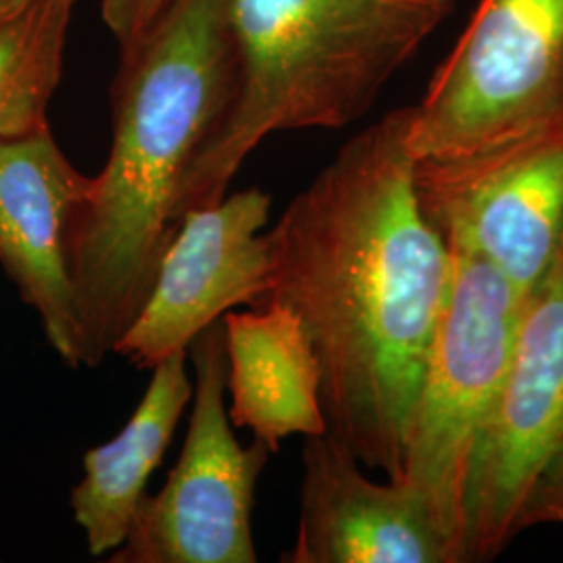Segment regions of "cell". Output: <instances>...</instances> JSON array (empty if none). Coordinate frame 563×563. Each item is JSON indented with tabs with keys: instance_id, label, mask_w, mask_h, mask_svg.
I'll return each mask as SVG.
<instances>
[{
	"instance_id": "8",
	"label": "cell",
	"mask_w": 563,
	"mask_h": 563,
	"mask_svg": "<svg viewBox=\"0 0 563 563\" xmlns=\"http://www.w3.org/2000/svg\"><path fill=\"white\" fill-rule=\"evenodd\" d=\"M413 186L449 246L490 263L526 297L562 241L563 113L474 153L420 159Z\"/></svg>"
},
{
	"instance_id": "16",
	"label": "cell",
	"mask_w": 563,
	"mask_h": 563,
	"mask_svg": "<svg viewBox=\"0 0 563 563\" xmlns=\"http://www.w3.org/2000/svg\"><path fill=\"white\" fill-rule=\"evenodd\" d=\"M537 523H563V467L539 484L523 509V530Z\"/></svg>"
},
{
	"instance_id": "11",
	"label": "cell",
	"mask_w": 563,
	"mask_h": 563,
	"mask_svg": "<svg viewBox=\"0 0 563 563\" xmlns=\"http://www.w3.org/2000/svg\"><path fill=\"white\" fill-rule=\"evenodd\" d=\"M90 184L92 176L65 157L51 128L0 141V265L71 367H78V341L69 232Z\"/></svg>"
},
{
	"instance_id": "17",
	"label": "cell",
	"mask_w": 563,
	"mask_h": 563,
	"mask_svg": "<svg viewBox=\"0 0 563 563\" xmlns=\"http://www.w3.org/2000/svg\"><path fill=\"white\" fill-rule=\"evenodd\" d=\"M27 0H0V23L9 20L13 13H18Z\"/></svg>"
},
{
	"instance_id": "14",
	"label": "cell",
	"mask_w": 563,
	"mask_h": 563,
	"mask_svg": "<svg viewBox=\"0 0 563 563\" xmlns=\"http://www.w3.org/2000/svg\"><path fill=\"white\" fill-rule=\"evenodd\" d=\"M78 0H27L0 23V141L48 128Z\"/></svg>"
},
{
	"instance_id": "3",
	"label": "cell",
	"mask_w": 563,
	"mask_h": 563,
	"mask_svg": "<svg viewBox=\"0 0 563 563\" xmlns=\"http://www.w3.org/2000/svg\"><path fill=\"white\" fill-rule=\"evenodd\" d=\"M451 11L453 0H230L234 92L181 184L180 218L222 201L269 134L360 120Z\"/></svg>"
},
{
	"instance_id": "1",
	"label": "cell",
	"mask_w": 563,
	"mask_h": 563,
	"mask_svg": "<svg viewBox=\"0 0 563 563\" xmlns=\"http://www.w3.org/2000/svg\"><path fill=\"white\" fill-rule=\"evenodd\" d=\"M409 107L342 146L286 205L265 302L290 309L320 363L325 432L401 476L426 362L453 288V251L426 220L407 148Z\"/></svg>"
},
{
	"instance_id": "12",
	"label": "cell",
	"mask_w": 563,
	"mask_h": 563,
	"mask_svg": "<svg viewBox=\"0 0 563 563\" xmlns=\"http://www.w3.org/2000/svg\"><path fill=\"white\" fill-rule=\"evenodd\" d=\"M222 320L230 422L249 428L274 453L292 434H323L320 363L297 316L265 302Z\"/></svg>"
},
{
	"instance_id": "9",
	"label": "cell",
	"mask_w": 563,
	"mask_h": 563,
	"mask_svg": "<svg viewBox=\"0 0 563 563\" xmlns=\"http://www.w3.org/2000/svg\"><path fill=\"white\" fill-rule=\"evenodd\" d=\"M269 195L246 188L188 211L115 355L153 369L236 305L257 307L269 288Z\"/></svg>"
},
{
	"instance_id": "6",
	"label": "cell",
	"mask_w": 563,
	"mask_h": 563,
	"mask_svg": "<svg viewBox=\"0 0 563 563\" xmlns=\"http://www.w3.org/2000/svg\"><path fill=\"white\" fill-rule=\"evenodd\" d=\"M563 467V234L522 299L504 384L474 449L465 499V563L497 560L523 532L526 505Z\"/></svg>"
},
{
	"instance_id": "5",
	"label": "cell",
	"mask_w": 563,
	"mask_h": 563,
	"mask_svg": "<svg viewBox=\"0 0 563 563\" xmlns=\"http://www.w3.org/2000/svg\"><path fill=\"white\" fill-rule=\"evenodd\" d=\"M453 288L426 362L401 476L420 490L465 549L470 462L511 355L523 295L490 263L453 249Z\"/></svg>"
},
{
	"instance_id": "10",
	"label": "cell",
	"mask_w": 563,
	"mask_h": 563,
	"mask_svg": "<svg viewBox=\"0 0 563 563\" xmlns=\"http://www.w3.org/2000/svg\"><path fill=\"white\" fill-rule=\"evenodd\" d=\"M286 563H465L462 537L402 481L374 483L328 432L305 437L301 511Z\"/></svg>"
},
{
	"instance_id": "15",
	"label": "cell",
	"mask_w": 563,
	"mask_h": 563,
	"mask_svg": "<svg viewBox=\"0 0 563 563\" xmlns=\"http://www.w3.org/2000/svg\"><path fill=\"white\" fill-rule=\"evenodd\" d=\"M169 4L172 0H101L102 23L123 51L141 41Z\"/></svg>"
},
{
	"instance_id": "7",
	"label": "cell",
	"mask_w": 563,
	"mask_h": 563,
	"mask_svg": "<svg viewBox=\"0 0 563 563\" xmlns=\"http://www.w3.org/2000/svg\"><path fill=\"white\" fill-rule=\"evenodd\" d=\"M195 365L192 416L180 460L157 495H144L113 563H255L251 511L263 467L274 455L255 439L242 446L225 409L223 320L188 346Z\"/></svg>"
},
{
	"instance_id": "13",
	"label": "cell",
	"mask_w": 563,
	"mask_h": 563,
	"mask_svg": "<svg viewBox=\"0 0 563 563\" xmlns=\"http://www.w3.org/2000/svg\"><path fill=\"white\" fill-rule=\"evenodd\" d=\"M186 362L188 349L157 363L144 397L120 434L84 457V478L71 490V511L95 558L125 543L146 483L162 463L186 405L192 401L195 386Z\"/></svg>"
},
{
	"instance_id": "4",
	"label": "cell",
	"mask_w": 563,
	"mask_h": 563,
	"mask_svg": "<svg viewBox=\"0 0 563 563\" xmlns=\"http://www.w3.org/2000/svg\"><path fill=\"white\" fill-rule=\"evenodd\" d=\"M563 113V0H481L409 107L416 162L474 153Z\"/></svg>"
},
{
	"instance_id": "2",
	"label": "cell",
	"mask_w": 563,
	"mask_h": 563,
	"mask_svg": "<svg viewBox=\"0 0 563 563\" xmlns=\"http://www.w3.org/2000/svg\"><path fill=\"white\" fill-rule=\"evenodd\" d=\"M236 80L230 0H172L120 51L113 141L69 232L78 367L115 355L180 228L181 184Z\"/></svg>"
}]
</instances>
